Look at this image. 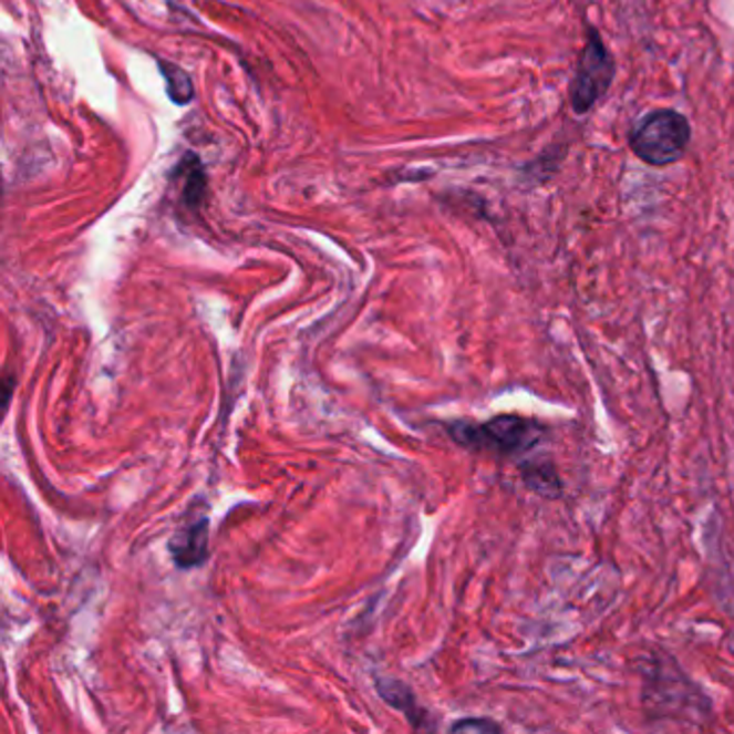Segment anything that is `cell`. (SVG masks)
<instances>
[{
    "label": "cell",
    "instance_id": "obj_1",
    "mask_svg": "<svg viewBox=\"0 0 734 734\" xmlns=\"http://www.w3.org/2000/svg\"><path fill=\"white\" fill-rule=\"evenodd\" d=\"M448 433L467 451L503 459H526L541 444L547 426L517 414H503L487 423H453Z\"/></svg>",
    "mask_w": 734,
    "mask_h": 734
},
{
    "label": "cell",
    "instance_id": "obj_2",
    "mask_svg": "<svg viewBox=\"0 0 734 734\" xmlns=\"http://www.w3.org/2000/svg\"><path fill=\"white\" fill-rule=\"evenodd\" d=\"M627 143L631 154L647 166L665 168L681 162L688 154L692 123L674 108H655L635 121Z\"/></svg>",
    "mask_w": 734,
    "mask_h": 734
},
{
    "label": "cell",
    "instance_id": "obj_3",
    "mask_svg": "<svg viewBox=\"0 0 734 734\" xmlns=\"http://www.w3.org/2000/svg\"><path fill=\"white\" fill-rule=\"evenodd\" d=\"M617 77V59L608 50L599 29L586 24V43L581 48L576 74L569 84V104L576 115H588L610 91Z\"/></svg>",
    "mask_w": 734,
    "mask_h": 734
},
{
    "label": "cell",
    "instance_id": "obj_4",
    "mask_svg": "<svg viewBox=\"0 0 734 734\" xmlns=\"http://www.w3.org/2000/svg\"><path fill=\"white\" fill-rule=\"evenodd\" d=\"M209 521L205 517L193 519L170 539V556L179 569L200 567L209 554Z\"/></svg>",
    "mask_w": 734,
    "mask_h": 734
},
{
    "label": "cell",
    "instance_id": "obj_5",
    "mask_svg": "<svg viewBox=\"0 0 734 734\" xmlns=\"http://www.w3.org/2000/svg\"><path fill=\"white\" fill-rule=\"evenodd\" d=\"M519 472L521 478L526 483L528 489H533L535 494L545 496V498H560L562 496V483L554 469V465L549 462H521L519 464Z\"/></svg>",
    "mask_w": 734,
    "mask_h": 734
},
{
    "label": "cell",
    "instance_id": "obj_6",
    "mask_svg": "<svg viewBox=\"0 0 734 734\" xmlns=\"http://www.w3.org/2000/svg\"><path fill=\"white\" fill-rule=\"evenodd\" d=\"M159 65H162V76H164L166 86H168V95L177 104L190 102L194 97L193 80H190V76L182 68H177V65H166V63H159Z\"/></svg>",
    "mask_w": 734,
    "mask_h": 734
},
{
    "label": "cell",
    "instance_id": "obj_7",
    "mask_svg": "<svg viewBox=\"0 0 734 734\" xmlns=\"http://www.w3.org/2000/svg\"><path fill=\"white\" fill-rule=\"evenodd\" d=\"M451 731H453V733H500L503 728H500L496 722L480 717V720H464V722H457V724H453Z\"/></svg>",
    "mask_w": 734,
    "mask_h": 734
}]
</instances>
